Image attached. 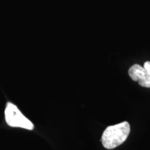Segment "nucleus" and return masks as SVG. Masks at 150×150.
<instances>
[{
    "mask_svg": "<svg viewBox=\"0 0 150 150\" xmlns=\"http://www.w3.org/2000/svg\"><path fill=\"white\" fill-rule=\"evenodd\" d=\"M130 129V125L128 122H123L108 127L102 136L104 147L107 149H112L122 145L128 138Z\"/></svg>",
    "mask_w": 150,
    "mask_h": 150,
    "instance_id": "nucleus-1",
    "label": "nucleus"
},
{
    "mask_svg": "<svg viewBox=\"0 0 150 150\" xmlns=\"http://www.w3.org/2000/svg\"><path fill=\"white\" fill-rule=\"evenodd\" d=\"M4 114L6 122L8 126L20 127L28 130H33L34 128L33 124L22 113L16 105L12 103H7Z\"/></svg>",
    "mask_w": 150,
    "mask_h": 150,
    "instance_id": "nucleus-2",
    "label": "nucleus"
},
{
    "mask_svg": "<svg viewBox=\"0 0 150 150\" xmlns=\"http://www.w3.org/2000/svg\"><path fill=\"white\" fill-rule=\"evenodd\" d=\"M129 75L131 79L138 81L142 87L150 88V74L144 67L138 64L132 65L129 70Z\"/></svg>",
    "mask_w": 150,
    "mask_h": 150,
    "instance_id": "nucleus-3",
    "label": "nucleus"
},
{
    "mask_svg": "<svg viewBox=\"0 0 150 150\" xmlns=\"http://www.w3.org/2000/svg\"><path fill=\"white\" fill-rule=\"evenodd\" d=\"M144 67L147 71L148 73L150 74V61H146L144 64Z\"/></svg>",
    "mask_w": 150,
    "mask_h": 150,
    "instance_id": "nucleus-4",
    "label": "nucleus"
}]
</instances>
